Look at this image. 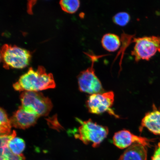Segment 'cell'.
<instances>
[{"instance_id":"cell-7","label":"cell","mask_w":160,"mask_h":160,"mask_svg":"<svg viewBox=\"0 0 160 160\" xmlns=\"http://www.w3.org/2000/svg\"><path fill=\"white\" fill-rule=\"evenodd\" d=\"M114 101V94L109 91L90 95L86 102V106L90 113L98 115L108 112L109 115L119 118L111 108Z\"/></svg>"},{"instance_id":"cell-9","label":"cell","mask_w":160,"mask_h":160,"mask_svg":"<svg viewBox=\"0 0 160 160\" xmlns=\"http://www.w3.org/2000/svg\"><path fill=\"white\" fill-rule=\"evenodd\" d=\"M39 118L34 114L26 111L21 106L13 113L10 120L12 127L25 129L34 125Z\"/></svg>"},{"instance_id":"cell-12","label":"cell","mask_w":160,"mask_h":160,"mask_svg":"<svg viewBox=\"0 0 160 160\" xmlns=\"http://www.w3.org/2000/svg\"><path fill=\"white\" fill-rule=\"evenodd\" d=\"M119 160H147V149L145 146L134 144L125 150Z\"/></svg>"},{"instance_id":"cell-11","label":"cell","mask_w":160,"mask_h":160,"mask_svg":"<svg viewBox=\"0 0 160 160\" xmlns=\"http://www.w3.org/2000/svg\"><path fill=\"white\" fill-rule=\"evenodd\" d=\"M17 133L13 131L11 134L0 137V160H26L23 155L14 154L8 147L9 140L16 137Z\"/></svg>"},{"instance_id":"cell-19","label":"cell","mask_w":160,"mask_h":160,"mask_svg":"<svg viewBox=\"0 0 160 160\" xmlns=\"http://www.w3.org/2000/svg\"><path fill=\"white\" fill-rule=\"evenodd\" d=\"M2 61L1 49H0V62Z\"/></svg>"},{"instance_id":"cell-14","label":"cell","mask_w":160,"mask_h":160,"mask_svg":"<svg viewBox=\"0 0 160 160\" xmlns=\"http://www.w3.org/2000/svg\"><path fill=\"white\" fill-rule=\"evenodd\" d=\"M12 126L4 109L0 107V137L11 134Z\"/></svg>"},{"instance_id":"cell-18","label":"cell","mask_w":160,"mask_h":160,"mask_svg":"<svg viewBox=\"0 0 160 160\" xmlns=\"http://www.w3.org/2000/svg\"><path fill=\"white\" fill-rule=\"evenodd\" d=\"M152 160H160V142L156 146Z\"/></svg>"},{"instance_id":"cell-16","label":"cell","mask_w":160,"mask_h":160,"mask_svg":"<svg viewBox=\"0 0 160 160\" xmlns=\"http://www.w3.org/2000/svg\"><path fill=\"white\" fill-rule=\"evenodd\" d=\"M59 4L63 11L70 14L76 13L81 4L79 0H62Z\"/></svg>"},{"instance_id":"cell-8","label":"cell","mask_w":160,"mask_h":160,"mask_svg":"<svg viewBox=\"0 0 160 160\" xmlns=\"http://www.w3.org/2000/svg\"><path fill=\"white\" fill-rule=\"evenodd\" d=\"M151 140L144 137L134 135L126 129L121 130L115 133L113 138V144L121 149L128 148L133 145L138 143L142 145L149 147Z\"/></svg>"},{"instance_id":"cell-5","label":"cell","mask_w":160,"mask_h":160,"mask_svg":"<svg viewBox=\"0 0 160 160\" xmlns=\"http://www.w3.org/2000/svg\"><path fill=\"white\" fill-rule=\"evenodd\" d=\"M92 61L91 67L80 72L77 77L79 91L90 95L103 93L101 81L96 75L94 64L99 57L90 55Z\"/></svg>"},{"instance_id":"cell-3","label":"cell","mask_w":160,"mask_h":160,"mask_svg":"<svg viewBox=\"0 0 160 160\" xmlns=\"http://www.w3.org/2000/svg\"><path fill=\"white\" fill-rule=\"evenodd\" d=\"M20 98L21 107L39 117L48 115L52 109L51 100L40 92H23Z\"/></svg>"},{"instance_id":"cell-17","label":"cell","mask_w":160,"mask_h":160,"mask_svg":"<svg viewBox=\"0 0 160 160\" xmlns=\"http://www.w3.org/2000/svg\"><path fill=\"white\" fill-rule=\"evenodd\" d=\"M112 19L115 24L120 27H125L129 22L131 17L126 12H120L113 16Z\"/></svg>"},{"instance_id":"cell-1","label":"cell","mask_w":160,"mask_h":160,"mask_svg":"<svg viewBox=\"0 0 160 160\" xmlns=\"http://www.w3.org/2000/svg\"><path fill=\"white\" fill-rule=\"evenodd\" d=\"M55 87L53 75L47 73L42 66H39L37 70L30 68L27 72L22 75L13 85L15 91L23 92H39L55 88Z\"/></svg>"},{"instance_id":"cell-4","label":"cell","mask_w":160,"mask_h":160,"mask_svg":"<svg viewBox=\"0 0 160 160\" xmlns=\"http://www.w3.org/2000/svg\"><path fill=\"white\" fill-rule=\"evenodd\" d=\"M1 52L3 67L7 69H23L29 64L32 57L29 51L15 45L5 44Z\"/></svg>"},{"instance_id":"cell-13","label":"cell","mask_w":160,"mask_h":160,"mask_svg":"<svg viewBox=\"0 0 160 160\" xmlns=\"http://www.w3.org/2000/svg\"><path fill=\"white\" fill-rule=\"evenodd\" d=\"M101 44L106 51L114 52L119 49L121 45V41L118 36L115 34L108 33L102 38Z\"/></svg>"},{"instance_id":"cell-20","label":"cell","mask_w":160,"mask_h":160,"mask_svg":"<svg viewBox=\"0 0 160 160\" xmlns=\"http://www.w3.org/2000/svg\"></svg>"},{"instance_id":"cell-2","label":"cell","mask_w":160,"mask_h":160,"mask_svg":"<svg viewBox=\"0 0 160 160\" xmlns=\"http://www.w3.org/2000/svg\"><path fill=\"white\" fill-rule=\"evenodd\" d=\"M76 120L81 125L73 132L74 136L85 145L92 143L93 148L98 147L108 134V127L98 124L91 119L83 121L77 118Z\"/></svg>"},{"instance_id":"cell-15","label":"cell","mask_w":160,"mask_h":160,"mask_svg":"<svg viewBox=\"0 0 160 160\" xmlns=\"http://www.w3.org/2000/svg\"><path fill=\"white\" fill-rule=\"evenodd\" d=\"M8 147L12 152L15 155L22 154L25 149V143L21 138L14 137L10 139L8 143Z\"/></svg>"},{"instance_id":"cell-10","label":"cell","mask_w":160,"mask_h":160,"mask_svg":"<svg viewBox=\"0 0 160 160\" xmlns=\"http://www.w3.org/2000/svg\"><path fill=\"white\" fill-rule=\"evenodd\" d=\"M141 125L140 131L145 127L154 134L160 135V111L154 109L146 114Z\"/></svg>"},{"instance_id":"cell-6","label":"cell","mask_w":160,"mask_h":160,"mask_svg":"<svg viewBox=\"0 0 160 160\" xmlns=\"http://www.w3.org/2000/svg\"><path fill=\"white\" fill-rule=\"evenodd\" d=\"M135 45L132 55L136 62L141 60L148 61L157 52H160V37L151 36L137 38L133 39Z\"/></svg>"}]
</instances>
